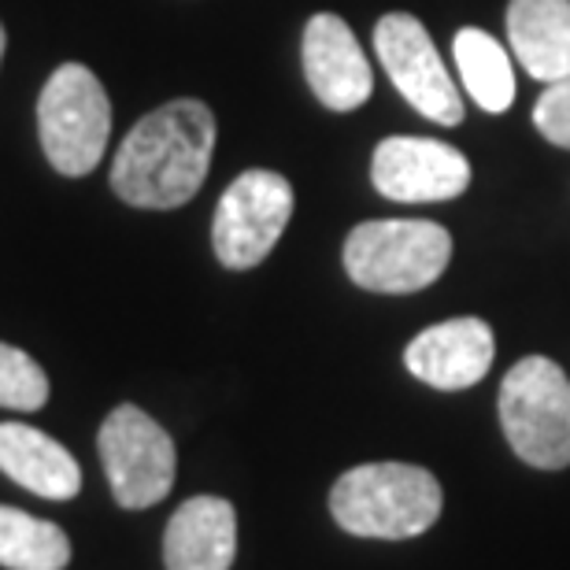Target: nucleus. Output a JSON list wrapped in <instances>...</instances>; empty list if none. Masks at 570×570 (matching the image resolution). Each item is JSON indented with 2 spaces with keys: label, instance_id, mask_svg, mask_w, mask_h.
Wrapping results in <instances>:
<instances>
[{
  "label": "nucleus",
  "instance_id": "nucleus-1",
  "mask_svg": "<svg viewBox=\"0 0 570 570\" xmlns=\"http://www.w3.org/2000/svg\"><path fill=\"white\" fill-rule=\"evenodd\" d=\"M215 153V116L204 100H170L122 138L111 189L122 204L170 212L197 197Z\"/></svg>",
  "mask_w": 570,
  "mask_h": 570
},
{
  "label": "nucleus",
  "instance_id": "nucleus-2",
  "mask_svg": "<svg viewBox=\"0 0 570 570\" xmlns=\"http://www.w3.org/2000/svg\"><path fill=\"white\" fill-rule=\"evenodd\" d=\"M441 485L426 466L363 463L330 489L334 522L352 538L404 541L426 533L441 515Z\"/></svg>",
  "mask_w": 570,
  "mask_h": 570
},
{
  "label": "nucleus",
  "instance_id": "nucleus-3",
  "mask_svg": "<svg viewBox=\"0 0 570 570\" xmlns=\"http://www.w3.org/2000/svg\"><path fill=\"white\" fill-rule=\"evenodd\" d=\"M452 259V234L430 219H371L345 242V271L360 289L419 293Z\"/></svg>",
  "mask_w": 570,
  "mask_h": 570
},
{
  "label": "nucleus",
  "instance_id": "nucleus-4",
  "mask_svg": "<svg viewBox=\"0 0 570 570\" xmlns=\"http://www.w3.org/2000/svg\"><path fill=\"white\" fill-rule=\"evenodd\" d=\"M500 426L522 463L570 466V379L556 360L527 356L500 385Z\"/></svg>",
  "mask_w": 570,
  "mask_h": 570
},
{
  "label": "nucleus",
  "instance_id": "nucleus-5",
  "mask_svg": "<svg viewBox=\"0 0 570 570\" xmlns=\"http://www.w3.org/2000/svg\"><path fill=\"white\" fill-rule=\"evenodd\" d=\"M38 134L49 164L82 178L105 159L111 138V100L86 63H63L38 97Z\"/></svg>",
  "mask_w": 570,
  "mask_h": 570
},
{
  "label": "nucleus",
  "instance_id": "nucleus-6",
  "mask_svg": "<svg viewBox=\"0 0 570 570\" xmlns=\"http://www.w3.org/2000/svg\"><path fill=\"white\" fill-rule=\"evenodd\" d=\"M100 463L119 508L145 511L159 504L175 485L178 452L170 433L134 404H119L100 426Z\"/></svg>",
  "mask_w": 570,
  "mask_h": 570
},
{
  "label": "nucleus",
  "instance_id": "nucleus-7",
  "mask_svg": "<svg viewBox=\"0 0 570 570\" xmlns=\"http://www.w3.org/2000/svg\"><path fill=\"white\" fill-rule=\"evenodd\" d=\"M293 215V186L278 170H245L219 197L212 219V248L223 267L253 271L275 253Z\"/></svg>",
  "mask_w": 570,
  "mask_h": 570
},
{
  "label": "nucleus",
  "instance_id": "nucleus-8",
  "mask_svg": "<svg viewBox=\"0 0 570 570\" xmlns=\"http://www.w3.org/2000/svg\"><path fill=\"white\" fill-rule=\"evenodd\" d=\"M374 52L401 89V97L419 116H426L441 127H460L463 122V97L452 86V75L433 49L426 27L407 11L382 16L374 27Z\"/></svg>",
  "mask_w": 570,
  "mask_h": 570
},
{
  "label": "nucleus",
  "instance_id": "nucleus-9",
  "mask_svg": "<svg viewBox=\"0 0 570 570\" xmlns=\"http://www.w3.org/2000/svg\"><path fill=\"white\" fill-rule=\"evenodd\" d=\"M371 181L401 204L452 200L471 186V164L460 148L433 138H385L371 156Z\"/></svg>",
  "mask_w": 570,
  "mask_h": 570
},
{
  "label": "nucleus",
  "instance_id": "nucleus-10",
  "mask_svg": "<svg viewBox=\"0 0 570 570\" xmlns=\"http://www.w3.org/2000/svg\"><path fill=\"white\" fill-rule=\"evenodd\" d=\"M304 75L318 105L330 111H356L374 94V75L356 33L334 11H318L304 27Z\"/></svg>",
  "mask_w": 570,
  "mask_h": 570
},
{
  "label": "nucleus",
  "instance_id": "nucleus-11",
  "mask_svg": "<svg viewBox=\"0 0 570 570\" xmlns=\"http://www.w3.org/2000/svg\"><path fill=\"white\" fill-rule=\"evenodd\" d=\"M493 330L482 318H449L404 348V367L433 390H471L493 367Z\"/></svg>",
  "mask_w": 570,
  "mask_h": 570
},
{
  "label": "nucleus",
  "instance_id": "nucleus-12",
  "mask_svg": "<svg viewBox=\"0 0 570 570\" xmlns=\"http://www.w3.org/2000/svg\"><path fill=\"white\" fill-rule=\"evenodd\" d=\"M237 556V515L223 497L186 500L164 530L167 570H230Z\"/></svg>",
  "mask_w": 570,
  "mask_h": 570
},
{
  "label": "nucleus",
  "instance_id": "nucleus-13",
  "mask_svg": "<svg viewBox=\"0 0 570 570\" xmlns=\"http://www.w3.org/2000/svg\"><path fill=\"white\" fill-rule=\"evenodd\" d=\"M0 471L45 500H71L82 489L75 455L27 423H0Z\"/></svg>",
  "mask_w": 570,
  "mask_h": 570
},
{
  "label": "nucleus",
  "instance_id": "nucleus-14",
  "mask_svg": "<svg viewBox=\"0 0 570 570\" xmlns=\"http://www.w3.org/2000/svg\"><path fill=\"white\" fill-rule=\"evenodd\" d=\"M508 38L530 78L544 86L570 78V0H511Z\"/></svg>",
  "mask_w": 570,
  "mask_h": 570
},
{
  "label": "nucleus",
  "instance_id": "nucleus-15",
  "mask_svg": "<svg viewBox=\"0 0 570 570\" xmlns=\"http://www.w3.org/2000/svg\"><path fill=\"white\" fill-rule=\"evenodd\" d=\"M452 56L455 67H460L463 89L474 97L478 108L493 111V116L511 108V100H515V71H511V56L493 33L463 27L452 41Z\"/></svg>",
  "mask_w": 570,
  "mask_h": 570
},
{
  "label": "nucleus",
  "instance_id": "nucleus-16",
  "mask_svg": "<svg viewBox=\"0 0 570 570\" xmlns=\"http://www.w3.org/2000/svg\"><path fill=\"white\" fill-rule=\"evenodd\" d=\"M71 563V541L56 522L0 508V567L8 570H63Z\"/></svg>",
  "mask_w": 570,
  "mask_h": 570
},
{
  "label": "nucleus",
  "instance_id": "nucleus-17",
  "mask_svg": "<svg viewBox=\"0 0 570 570\" xmlns=\"http://www.w3.org/2000/svg\"><path fill=\"white\" fill-rule=\"evenodd\" d=\"M49 401V379L27 352L0 341V407L11 412H38Z\"/></svg>",
  "mask_w": 570,
  "mask_h": 570
},
{
  "label": "nucleus",
  "instance_id": "nucleus-18",
  "mask_svg": "<svg viewBox=\"0 0 570 570\" xmlns=\"http://www.w3.org/2000/svg\"><path fill=\"white\" fill-rule=\"evenodd\" d=\"M533 127L560 148H570V78L552 82L533 108Z\"/></svg>",
  "mask_w": 570,
  "mask_h": 570
},
{
  "label": "nucleus",
  "instance_id": "nucleus-19",
  "mask_svg": "<svg viewBox=\"0 0 570 570\" xmlns=\"http://www.w3.org/2000/svg\"><path fill=\"white\" fill-rule=\"evenodd\" d=\"M4 45H8V38H4V27H0V60H4Z\"/></svg>",
  "mask_w": 570,
  "mask_h": 570
}]
</instances>
